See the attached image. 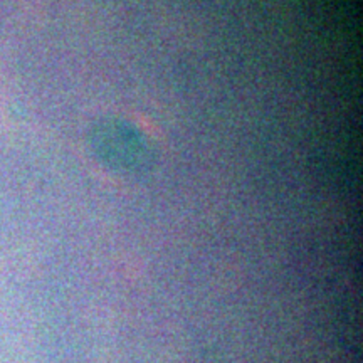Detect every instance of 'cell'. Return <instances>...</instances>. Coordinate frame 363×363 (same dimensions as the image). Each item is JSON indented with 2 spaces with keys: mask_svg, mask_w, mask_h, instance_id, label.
<instances>
[{
  "mask_svg": "<svg viewBox=\"0 0 363 363\" xmlns=\"http://www.w3.org/2000/svg\"><path fill=\"white\" fill-rule=\"evenodd\" d=\"M96 141H98V148L101 156L108 158L111 156L116 150H121V163L119 166L125 168V163H123V155L128 153V158L131 160L133 166L135 168H140L143 166V155H145V146L141 145L143 143V138L140 136V133H136L133 128L125 125H116V123H111V125H101L96 131Z\"/></svg>",
  "mask_w": 363,
  "mask_h": 363,
  "instance_id": "cell-1",
  "label": "cell"
}]
</instances>
